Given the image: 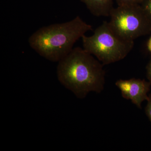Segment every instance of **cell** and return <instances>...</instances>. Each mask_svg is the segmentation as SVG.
I'll return each mask as SVG.
<instances>
[{
  "instance_id": "cell-1",
  "label": "cell",
  "mask_w": 151,
  "mask_h": 151,
  "mask_svg": "<svg viewBox=\"0 0 151 151\" xmlns=\"http://www.w3.org/2000/svg\"><path fill=\"white\" fill-rule=\"evenodd\" d=\"M57 74L60 82L80 99L89 92L100 93L104 89L103 65L83 48H73L60 60Z\"/></svg>"
},
{
  "instance_id": "cell-2",
  "label": "cell",
  "mask_w": 151,
  "mask_h": 151,
  "mask_svg": "<svg viewBox=\"0 0 151 151\" xmlns=\"http://www.w3.org/2000/svg\"><path fill=\"white\" fill-rule=\"evenodd\" d=\"M92 30L80 17L63 23L40 28L29 38L30 46L44 58L59 62L73 49L75 42Z\"/></svg>"
},
{
  "instance_id": "cell-3",
  "label": "cell",
  "mask_w": 151,
  "mask_h": 151,
  "mask_svg": "<svg viewBox=\"0 0 151 151\" xmlns=\"http://www.w3.org/2000/svg\"><path fill=\"white\" fill-rule=\"evenodd\" d=\"M81 39L83 48L96 57L103 65L124 59L134 46V41L122 37L107 22L98 27L93 35H84Z\"/></svg>"
},
{
  "instance_id": "cell-4",
  "label": "cell",
  "mask_w": 151,
  "mask_h": 151,
  "mask_svg": "<svg viewBox=\"0 0 151 151\" xmlns=\"http://www.w3.org/2000/svg\"><path fill=\"white\" fill-rule=\"evenodd\" d=\"M110 16L111 27L127 40L134 41L151 32V22L141 5L118 6L113 9Z\"/></svg>"
},
{
  "instance_id": "cell-5",
  "label": "cell",
  "mask_w": 151,
  "mask_h": 151,
  "mask_svg": "<svg viewBox=\"0 0 151 151\" xmlns=\"http://www.w3.org/2000/svg\"><path fill=\"white\" fill-rule=\"evenodd\" d=\"M151 83L139 78H132L127 80H118L116 85L122 92V97L131 100L138 108H142L143 101L149 98L148 93L150 89Z\"/></svg>"
},
{
  "instance_id": "cell-6",
  "label": "cell",
  "mask_w": 151,
  "mask_h": 151,
  "mask_svg": "<svg viewBox=\"0 0 151 151\" xmlns=\"http://www.w3.org/2000/svg\"><path fill=\"white\" fill-rule=\"evenodd\" d=\"M95 16H110L114 8L113 0H80Z\"/></svg>"
},
{
  "instance_id": "cell-7",
  "label": "cell",
  "mask_w": 151,
  "mask_h": 151,
  "mask_svg": "<svg viewBox=\"0 0 151 151\" xmlns=\"http://www.w3.org/2000/svg\"><path fill=\"white\" fill-rule=\"evenodd\" d=\"M140 5L146 15L151 22V0H143Z\"/></svg>"
},
{
  "instance_id": "cell-8",
  "label": "cell",
  "mask_w": 151,
  "mask_h": 151,
  "mask_svg": "<svg viewBox=\"0 0 151 151\" xmlns=\"http://www.w3.org/2000/svg\"><path fill=\"white\" fill-rule=\"evenodd\" d=\"M118 6H129L140 5L143 0H115Z\"/></svg>"
},
{
  "instance_id": "cell-9",
  "label": "cell",
  "mask_w": 151,
  "mask_h": 151,
  "mask_svg": "<svg viewBox=\"0 0 151 151\" xmlns=\"http://www.w3.org/2000/svg\"><path fill=\"white\" fill-rule=\"evenodd\" d=\"M147 101V104L145 108V113L151 124V93L149 95V98Z\"/></svg>"
},
{
  "instance_id": "cell-10",
  "label": "cell",
  "mask_w": 151,
  "mask_h": 151,
  "mask_svg": "<svg viewBox=\"0 0 151 151\" xmlns=\"http://www.w3.org/2000/svg\"><path fill=\"white\" fill-rule=\"evenodd\" d=\"M147 77L151 83V60L147 66Z\"/></svg>"
},
{
  "instance_id": "cell-11",
  "label": "cell",
  "mask_w": 151,
  "mask_h": 151,
  "mask_svg": "<svg viewBox=\"0 0 151 151\" xmlns=\"http://www.w3.org/2000/svg\"><path fill=\"white\" fill-rule=\"evenodd\" d=\"M147 47L148 50L150 52H151V37L150 38V39H149L147 44Z\"/></svg>"
}]
</instances>
